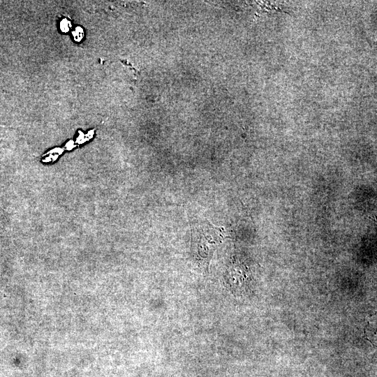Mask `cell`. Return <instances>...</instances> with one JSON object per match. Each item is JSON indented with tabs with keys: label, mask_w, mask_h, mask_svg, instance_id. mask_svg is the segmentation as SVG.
I'll return each mask as SVG.
<instances>
[{
	"label": "cell",
	"mask_w": 377,
	"mask_h": 377,
	"mask_svg": "<svg viewBox=\"0 0 377 377\" xmlns=\"http://www.w3.org/2000/svg\"><path fill=\"white\" fill-rule=\"evenodd\" d=\"M222 236V230L208 221H203L192 227V240L198 253H211L212 246H216Z\"/></svg>",
	"instance_id": "6da1fadb"
}]
</instances>
